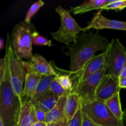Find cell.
<instances>
[{"mask_svg":"<svg viewBox=\"0 0 126 126\" xmlns=\"http://www.w3.org/2000/svg\"><path fill=\"white\" fill-rule=\"evenodd\" d=\"M110 43L107 38L97 32L80 33L76 43L67 46L68 51L65 52L71 59L69 71L73 73L82 70L85 65L95 56L97 52H105Z\"/></svg>","mask_w":126,"mask_h":126,"instance_id":"1","label":"cell"},{"mask_svg":"<svg viewBox=\"0 0 126 126\" xmlns=\"http://www.w3.org/2000/svg\"><path fill=\"white\" fill-rule=\"evenodd\" d=\"M6 54L7 57L6 74L3 81L0 83V118L4 126H14L18 124L22 102L14 92L11 83L9 54L6 47Z\"/></svg>","mask_w":126,"mask_h":126,"instance_id":"2","label":"cell"},{"mask_svg":"<svg viewBox=\"0 0 126 126\" xmlns=\"http://www.w3.org/2000/svg\"><path fill=\"white\" fill-rule=\"evenodd\" d=\"M36 28L32 23L21 22L15 25L11 34V46L18 59L31 60L33 55L32 50L33 34Z\"/></svg>","mask_w":126,"mask_h":126,"instance_id":"3","label":"cell"},{"mask_svg":"<svg viewBox=\"0 0 126 126\" xmlns=\"http://www.w3.org/2000/svg\"><path fill=\"white\" fill-rule=\"evenodd\" d=\"M55 11L59 14L61 20V25L57 32H52L53 39L66 45L76 43L81 32H86L85 28H81L70 15V10L65 9L59 5Z\"/></svg>","mask_w":126,"mask_h":126,"instance_id":"4","label":"cell"},{"mask_svg":"<svg viewBox=\"0 0 126 126\" xmlns=\"http://www.w3.org/2000/svg\"><path fill=\"white\" fill-rule=\"evenodd\" d=\"M126 63V47L118 38L112 39L106 50V74L119 79Z\"/></svg>","mask_w":126,"mask_h":126,"instance_id":"5","label":"cell"},{"mask_svg":"<svg viewBox=\"0 0 126 126\" xmlns=\"http://www.w3.org/2000/svg\"><path fill=\"white\" fill-rule=\"evenodd\" d=\"M81 110L100 126H125L124 122L119 120L102 101L97 100L89 104L81 105Z\"/></svg>","mask_w":126,"mask_h":126,"instance_id":"6","label":"cell"},{"mask_svg":"<svg viewBox=\"0 0 126 126\" xmlns=\"http://www.w3.org/2000/svg\"><path fill=\"white\" fill-rule=\"evenodd\" d=\"M106 68H103L85 81L74 82L70 93L78 94L81 100V105L93 103L97 100V91L103 76L106 75Z\"/></svg>","mask_w":126,"mask_h":126,"instance_id":"7","label":"cell"},{"mask_svg":"<svg viewBox=\"0 0 126 126\" xmlns=\"http://www.w3.org/2000/svg\"><path fill=\"white\" fill-rule=\"evenodd\" d=\"M6 47L9 54L10 75L12 87L16 94L21 98L27 73L23 61L18 59L12 50L11 46V36L9 33L7 36Z\"/></svg>","mask_w":126,"mask_h":126,"instance_id":"8","label":"cell"},{"mask_svg":"<svg viewBox=\"0 0 126 126\" xmlns=\"http://www.w3.org/2000/svg\"><path fill=\"white\" fill-rule=\"evenodd\" d=\"M105 62L106 51L98 55H96L89 60L80 71L73 73L68 71L71 75L73 83L82 82L102 68H105Z\"/></svg>","mask_w":126,"mask_h":126,"instance_id":"9","label":"cell"},{"mask_svg":"<svg viewBox=\"0 0 126 126\" xmlns=\"http://www.w3.org/2000/svg\"><path fill=\"white\" fill-rule=\"evenodd\" d=\"M120 90L119 79L106 74L97 88V100L105 103L116 94L120 92Z\"/></svg>","mask_w":126,"mask_h":126,"instance_id":"10","label":"cell"},{"mask_svg":"<svg viewBox=\"0 0 126 126\" xmlns=\"http://www.w3.org/2000/svg\"><path fill=\"white\" fill-rule=\"evenodd\" d=\"M23 63L27 75L21 99L22 102H31L34 95L36 90L41 78V75L31 70L28 66V62L23 61Z\"/></svg>","mask_w":126,"mask_h":126,"instance_id":"11","label":"cell"},{"mask_svg":"<svg viewBox=\"0 0 126 126\" xmlns=\"http://www.w3.org/2000/svg\"><path fill=\"white\" fill-rule=\"evenodd\" d=\"M87 31L91 29H113L126 31V22L107 18L102 14V11H98L86 27Z\"/></svg>","mask_w":126,"mask_h":126,"instance_id":"12","label":"cell"},{"mask_svg":"<svg viewBox=\"0 0 126 126\" xmlns=\"http://www.w3.org/2000/svg\"><path fill=\"white\" fill-rule=\"evenodd\" d=\"M28 64L31 70L40 74L41 76L57 75V73L55 71L51 64L39 54H34L32 59L28 62Z\"/></svg>","mask_w":126,"mask_h":126,"instance_id":"13","label":"cell"},{"mask_svg":"<svg viewBox=\"0 0 126 126\" xmlns=\"http://www.w3.org/2000/svg\"><path fill=\"white\" fill-rule=\"evenodd\" d=\"M38 122L35 110L30 102H22L18 116V126H32Z\"/></svg>","mask_w":126,"mask_h":126,"instance_id":"14","label":"cell"},{"mask_svg":"<svg viewBox=\"0 0 126 126\" xmlns=\"http://www.w3.org/2000/svg\"><path fill=\"white\" fill-rule=\"evenodd\" d=\"M115 0H86L82 4L70 9V12L73 14H82L92 10L100 11L102 7L114 2Z\"/></svg>","mask_w":126,"mask_h":126,"instance_id":"15","label":"cell"},{"mask_svg":"<svg viewBox=\"0 0 126 126\" xmlns=\"http://www.w3.org/2000/svg\"><path fill=\"white\" fill-rule=\"evenodd\" d=\"M66 100H67V97L66 96L59 98L57 103L54 107V108L50 111L47 113L45 121H44L46 123L48 124V123H53V122L66 120L65 114Z\"/></svg>","mask_w":126,"mask_h":126,"instance_id":"16","label":"cell"},{"mask_svg":"<svg viewBox=\"0 0 126 126\" xmlns=\"http://www.w3.org/2000/svg\"><path fill=\"white\" fill-rule=\"evenodd\" d=\"M81 108V102L79 97L75 93H70L67 97L65 105V118L68 121L73 118L78 111Z\"/></svg>","mask_w":126,"mask_h":126,"instance_id":"17","label":"cell"},{"mask_svg":"<svg viewBox=\"0 0 126 126\" xmlns=\"http://www.w3.org/2000/svg\"><path fill=\"white\" fill-rule=\"evenodd\" d=\"M59 99V97H57L51 91H49L38 98V100L33 104L35 103H38L43 110L47 113L54 108Z\"/></svg>","mask_w":126,"mask_h":126,"instance_id":"18","label":"cell"},{"mask_svg":"<svg viewBox=\"0 0 126 126\" xmlns=\"http://www.w3.org/2000/svg\"><path fill=\"white\" fill-rule=\"evenodd\" d=\"M57 76V75H52V76H41L38 87L36 90L34 97L30 102L32 104L34 103L41 96L49 91L50 84H51L52 82L56 78Z\"/></svg>","mask_w":126,"mask_h":126,"instance_id":"19","label":"cell"},{"mask_svg":"<svg viewBox=\"0 0 126 126\" xmlns=\"http://www.w3.org/2000/svg\"><path fill=\"white\" fill-rule=\"evenodd\" d=\"M105 103L107 106V107L109 108L111 112L119 120L123 121L124 111H123V110H122L119 92L116 94L113 97H112L108 100L105 102Z\"/></svg>","mask_w":126,"mask_h":126,"instance_id":"20","label":"cell"},{"mask_svg":"<svg viewBox=\"0 0 126 126\" xmlns=\"http://www.w3.org/2000/svg\"><path fill=\"white\" fill-rule=\"evenodd\" d=\"M62 71L63 73H57V80L65 91L71 92L73 86L71 75L69 71L63 70H62Z\"/></svg>","mask_w":126,"mask_h":126,"instance_id":"21","label":"cell"},{"mask_svg":"<svg viewBox=\"0 0 126 126\" xmlns=\"http://www.w3.org/2000/svg\"><path fill=\"white\" fill-rule=\"evenodd\" d=\"M49 91H51L52 93H54L59 98H60L61 97H63V96L68 97L69 95V94H70V92L65 91L62 87V86L59 83V82H58L56 78L52 82L50 86V88H49Z\"/></svg>","mask_w":126,"mask_h":126,"instance_id":"22","label":"cell"},{"mask_svg":"<svg viewBox=\"0 0 126 126\" xmlns=\"http://www.w3.org/2000/svg\"><path fill=\"white\" fill-rule=\"evenodd\" d=\"M44 5V2L41 0L37 1V2L33 3L30 7L28 9V12H27V15L25 18V22L26 23H31V20L33 18V16L36 14L37 12L39 10V9Z\"/></svg>","mask_w":126,"mask_h":126,"instance_id":"23","label":"cell"},{"mask_svg":"<svg viewBox=\"0 0 126 126\" xmlns=\"http://www.w3.org/2000/svg\"><path fill=\"white\" fill-rule=\"evenodd\" d=\"M32 43H33V45L39 46H53L51 40L40 35L36 31L34 32L33 34Z\"/></svg>","mask_w":126,"mask_h":126,"instance_id":"24","label":"cell"},{"mask_svg":"<svg viewBox=\"0 0 126 126\" xmlns=\"http://www.w3.org/2000/svg\"><path fill=\"white\" fill-rule=\"evenodd\" d=\"M126 8V0H123V1H118V0H115L114 2H111V3L107 4L105 7H102V9L100 11H103V10H106V11H108V10H114V11H122L124 9Z\"/></svg>","mask_w":126,"mask_h":126,"instance_id":"25","label":"cell"},{"mask_svg":"<svg viewBox=\"0 0 126 126\" xmlns=\"http://www.w3.org/2000/svg\"><path fill=\"white\" fill-rule=\"evenodd\" d=\"M82 111L81 109L79 110L72 119L68 121V126H82Z\"/></svg>","mask_w":126,"mask_h":126,"instance_id":"26","label":"cell"},{"mask_svg":"<svg viewBox=\"0 0 126 126\" xmlns=\"http://www.w3.org/2000/svg\"><path fill=\"white\" fill-rule=\"evenodd\" d=\"M35 110L36 116L38 122H44L45 121L47 113L43 110L38 103H35L33 104Z\"/></svg>","mask_w":126,"mask_h":126,"instance_id":"27","label":"cell"},{"mask_svg":"<svg viewBox=\"0 0 126 126\" xmlns=\"http://www.w3.org/2000/svg\"><path fill=\"white\" fill-rule=\"evenodd\" d=\"M7 55L5 54V56L0 60V83L3 81L4 78L7 66Z\"/></svg>","mask_w":126,"mask_h":126,"instance_id":"28","label":"cell"},{"mask_svg":"<svg viewBox=\"0 0 126 126\" xmlns=\"http://www.w3.org/2000/svg\"><path fill=\"white\" fill-rule=\"evenodd\" d=\"M82 126H100L93 121L88 116L82 112Z\"/></svg>","mask_w":126,"mask_h":126,"instance_id":"29","label":"cell"},{"mask_svg":"<svg viewBox=\"0 0 126 126\" xmlns=\"http://www.w3.org/2000/svg\"><path fill=\"white\" fill-rule=\"evenodd\" d=\"M47 126H68V121L67 120H63L60 121L53 122L48 123Z\"/></svg>","mask_w":126,"mask_h":126,"instance_id":"30","label":"cell"},{"mask_svg":"<svg viewBox=\"0 0 126 126\" xmlns=\"http://www.w3.org/2000/svg\"><path fill=\"white\" fill-rule=\"evenodd\" d=\"M119 86L120 89H126V78L119 79Z\"/></svg>","mask_w":126,"mask_h":126,"instance_id":"31","label":"cell"},{"mask_svg":"<svg viewBox=\"0 0 126 126\" xmlns=\"http://www.w3.org/2000/svg\"><path fill=\"white\" fill-rule=\"evenodd\" d=\"M126 78V65L124 66L123 68L122 69L121 71L120 75H119V79H120Z\"/></svg>","mask_w":126,"mask_h":126,"instance_id":"32","label":"cell"},{"mask_svg":"<svg viewBox=\"0 0 126 126\" xmlns=\"http://www.w3.org/2000/svg\"><path fill=\"white\" fill-rule=\"evenodd\" d=\"M47 124L45 122H36L32 126H47Z\"/></svg>","mask_w":126,"mask_h":126,"instance_id":"33","label":"cell"},{"mask_svg":"<svg viewBox=\"0 0 126 126\" xmlns=\"http://www.w3.org/2000/svg\"><path fill=\"white\" fill-rule=\"evenodd\" d=\"M123 122L126 124V108L124 111V115H123Z\"/></svg>","mask_w":126,"mask_h":126,"instance_id":"34","label":"cell"},{"mask_svg":"<svg viewBox=\"0 0 126 126\" xmlns=\"http://www.w3.org/2000/svg\"><path fill=\"white\" fill-rule=\"evenodd\" d=\"M1 49H2L3 48V40L2 39H1Z\"/></svg>","mask_w":126,"mask_h":126,"instance_id":"35","label":"cell"},{"mask_svg":"<svg viewBox=\"0 0 126 126\" xmlns=\"http://www.w3.org/2000/svg\"><path fill=\"white\" fill-rule=\"evenodd\" d=\"M0 126H4L3 124H2V121L1 118H0Z\"/></svg>","mask_w":126,"mask_h":126,"instance_id":"36","label":"cell"},{"mask_svg":"<svg viewBox=\"0 0 126 126\" xmlns=\"http://www.w3.org/2000/svg\"><path fill=\"white\" fill-rule=\"evenodd\" d=\"M18 126V124H17V125H16V126Z\"/></svg>","mask_w":126,"mask_h":126,"instance_id":"37","label":"cell"}]
</instances>
